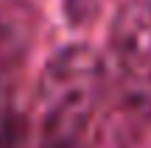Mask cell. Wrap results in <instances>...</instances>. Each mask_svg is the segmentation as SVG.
I'll return each instance as SVG.
<instances>
[{
    "label": "cell",
    "instance_id": "cell-1",
    "mask_svg": "<svg viewBox=\"0 0 151 148\" xmlns=\"http://www.w3.org/2000/svg\"><path fill=\"white\" fill-rule=\"evenodd\" d=\"M106 61L90 45H67L42 67L37 84L34 148H95L104 137Z\"/></svg>",
    "mask_w": 151,
    "mask_h": 148
},
{
    "label": "cell",
    "instance_id": "cell-4",
    "mask_svg": "<svg viewBox=\"0 0 151 148\" xmlns=\"http://www.w3.org/2000/svg\"><path fill=\"white\" fill-rule=\"evenodd\" d=\"M28 134V123L20 112L6 109L0 115V148H22Z\"/></svg>",
    "mask_w": 151,
    "mask_h": 148
},
{
    "label": "cell",
    "instance_id": "cell-6",
    "mask_svg": "<svg viewBox=\"0 0 151 148\" xmlns=\"http://www.w3.org/2000/svg\"><path fill=\"white\" fill-rule=\"evenodd\" d=\"M17 67H3L0 64V112H6V101H9V89L14 84Z\"/></svg>",
    "mask_w": 151,
    "mask_h": 148
},
{
    "label": "cell",
    "instance_id": "cell-2",
    "mask_svg": "<svg viewBox=\"0 0 151 148\" xmlns=\"http://www.w3.org/2000/svg\"><path fill=\"white\" fill-rule=\"evenodd\" d=\"M151 129V61L106 64L104 137L115 148H134Z\"/></svg>",
    "mask_w": 151,
    "mask_h": 148
},
{
    "label": "cell",
    "instance_id": "cell-3",
    "mask_svg": "<svg viewBox=\"0 0 151 148\" xmlns=\"http://www.w3.org/2000/svg\"><path fill=\"white\" fill-rule=\"evenodd\" d=\"M106 64L151 61V0H126L109 25Z\"/></svg>",
    "mask_w": 151,
    "mask_h": 148
},
{
    "label": "cell",
    "instance_id": "cell-5",
    "mask_svg": "<svg viewBox=\"0 0 151 148\" xmlns=\"http://www.w3.org/2000/svg\"><path fill=\"white\" fill-rule=\"evenodd\" d=\"M65 11L73 22H87L95 17L98 0H65Z\"/></svg>",
    "mask_w": 151,
    "mask_h": 148
}]
</instances>
